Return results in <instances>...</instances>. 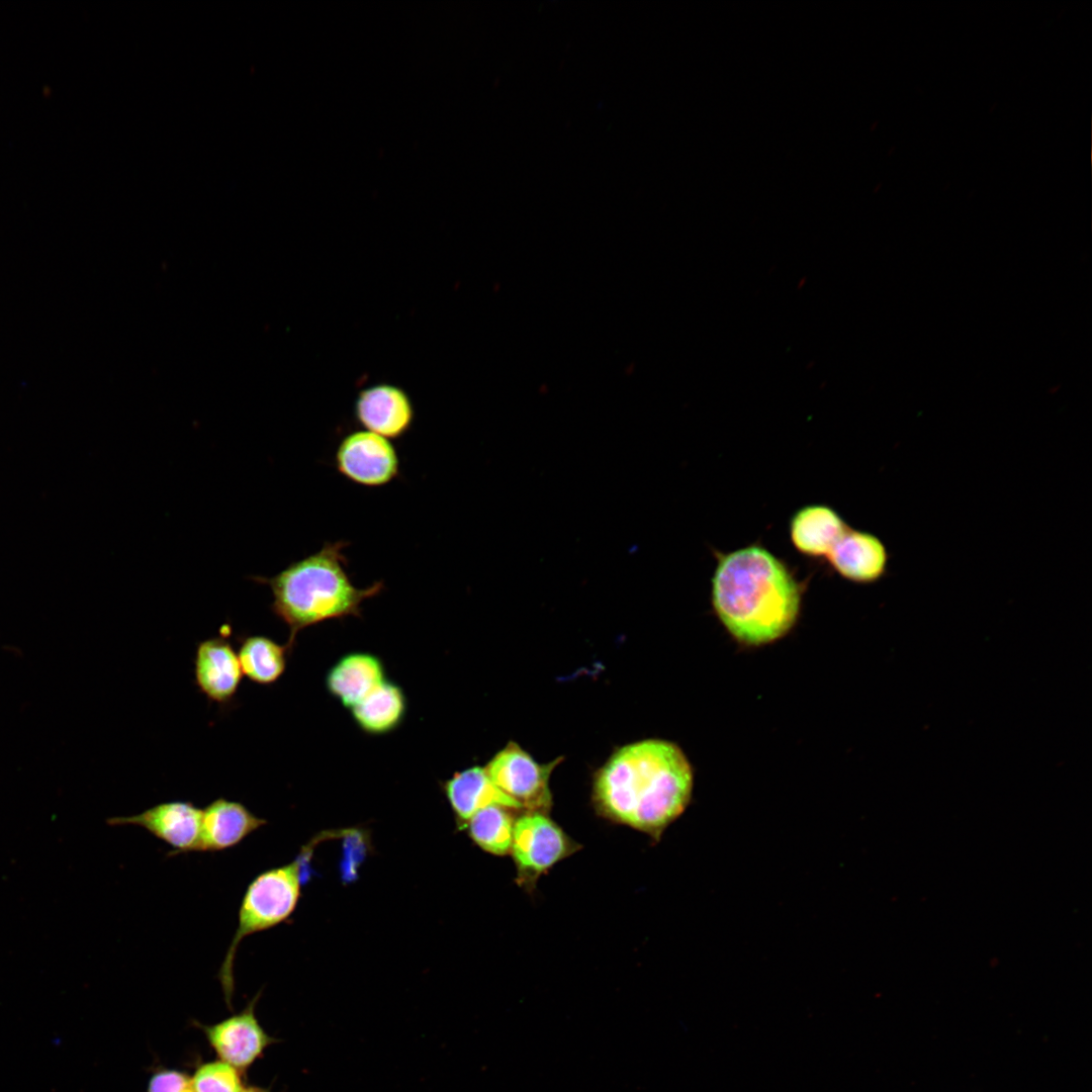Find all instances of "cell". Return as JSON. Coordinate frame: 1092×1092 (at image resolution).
Listing matches in <instances>:
<instances>
[{
  "label": "cell",
  "instance_id": "e0dca14e",
  "mask_svg": "<svg viewBox=\"0 0 1092 1092\" xmlns=\"http://www.w3.org/2000/svg\"><path fill=\"white\" fill-rule=\"evenodd\" d=\"M406 707L402 689L385 679L350 711L362 731L370 735H383L401 724Z\"/></svg>",
  "mask_w": 1092,
  "mask_h": 1092
},
{
  "label": "cell",
  "instance_id": "5bb4252c",
  "mask_svg": "<svg viewBox=\"0 0 1092 1092\" xmlns=\"http://www.w3.org/2000/svg\"><path fill=\"white\" fill-rule=\"evenodd\" d=\"M385 679L384 665L378 656L352 652L330 668L326 687L331 696L350 710Z\"/></svg>",
  "mask_w": 1092,
  "mask_h": 1092
},
{
  "label": "cell",
  "instance_id": "ffe728a7",
  "mask_svg": "<svg viewBox=\"0 0 1092 1092\" xmlns=\"http://www.w3.org/2000/svg\"><path fill=\"white\" fill-rule=\"evenodd\" d=\"M242 1072L220 1061L200 1064L193 1074L195 1092H242Z\"/></svg>",
  "mask_w": 1092,
  "mask_h": 1092
},
{
  "label": "cell",
  "instance_id": "4fadbf2b",
  "mask_svg": "<svg viewBox=\"0 0 1092 1092\" xmlns=\"http://www.w3.org/2000/svg\"><path fill=\"white\" fill-rule=\"evenodd\" d=\"M266 823L244 804L217 798L202 808L196 851L212 852L234 847Z\"/></svg>",
  "mask_w": 1092,
  "mask_h": 1092
},
{
  "label": "cell",
  "instance_id": "3957f363",
  "mask_svg": "<svg viewBox=\"0 0 1092 1092\" xmlns=\"http://www.w3.org/2000/svg\"><path fill=\"white\" fill-rule=\"evenodd\" d=\"M346 541L326 542L323 547L271 577L253 576L270 587L273 614L286 624L290 654L296 635L318 623L360 617L362 604L384 589L382 580L367 587L354 585L347 570Z\"/></svg>",
  "mask_w": 1092,
  "mask_h": 1092
},
{
  "label": "cell",
  "instance_id": "277c9868",
  "mask_svg": "<svg viewBox=\"0 0 1092 1092\" xmlns=\"http://www.w3.org/2000/svg\"><path fill=\"white\" fill-rule=\"evenodd\" d=\"M301 862L267 870L253 879L243 896L238 926L218 970L226 1004L234 994V962L241 941L248 935L272 928L294 911L300 896Z\"/></svg>",
  "mask_w": 1092,
  "mask_h": 1092
},
{
  "label": "cell",
  "instance_id": "ac0fdd59",
  "mask_svg": "<svg viewBox=\"0 0 1092 1092\" xmlns=\"http://www.w3.org/2000/svg\"><path fill=\"white\" fill-rule=\"evenodd\" d=\"M237 640L242 672L249 680L270 686L282 676L290 655L286 645L261 634L241 635Z\"/></svg>",
  "mask_w": 1092,
  "mask_h": 1092
},
{
  "label": "cell",
  "instance_id": "8992f818",
  "mask_svg": "<svg viewBox=\"0 0 1092 1092\" xmlns=\"http://www.w3.org/2000/svg\"><path fill=\"white\" fill-rule=\"evenodd\" d=\"M335 467L355 484L380 487L398 477L400 461L389 440L362 430L354 431L340 441L335 452Z\"/></svg>",
  "mask_w": 1092,
  "mask_h": 1092
},
{
  "label": "cell",
  "instance_id": "30bf717a",
  "mask_svg": "<svg viewBox=\"0 0 1092 1092\" xmlns=\"http://www.w3.org/2000/svg\"><path fill=\"white\" fill-rule=\"evenodd\" d=\"M194 681L209 702L231 705L239 691L243 672L238 653L226 636L197 643L194 653Z\"/></svg>",
  "mask_w": 1092,
  "mask_h": 1092
},
{
  "label": "cell",
  "instance_id": "7a4b0ae2",
  "mask_svg": "<svg viewBox=\"0 0 1092 1092\" xmlns=\"http://www.w3.org/2000/svg\"><path fill=\"white\" fill-rule=\"evenodd\" d=\"M711 596L730 635L752 646L787 635L798 620L802 601L801 585L787 565L757 545L718 555Z\"/></svg>",
  "mask_w": 1092,
  "mask_h": 1092
},
{
  "label": "cell",
  "instance_id": "7402d4cb",
  "mask_svg": "<svg viewBox=\"0 0 1092 1092\" xmlns=\"http://www.w3.org/2000/svg\"><path fill=\"white\" fill-rule=\"evenodd\" d=\"M242 1092H270V1091H269V1090H267V1089H265V1088H262V1087H257V1086H245V1087L243 1088Z\"/></svg>",
  "mask_w": 1092,
  "mask_h": 1092
},
{
  "label": "cell",
  "instance_id": "9a60e30c",
  "mask_svg": "<svg viewBox=\"0 0 1092 1092\" xmlns=\"http://www.w3.org/2000/svg\"><path fill=\"white\" fill-rule=\"evenodd\" d=\"M848 528L831 508L811 505L795 513L790 522V536L793 545L802 554L826 557Z\"/></svg>",
  "mask_w": 1092,
  "mask_h": 1092
},
{
  "label": "cell",
  "instance_id": "7c38bea8",
  "mask_svg": "<svg viewBox=\"0 0 1092 1092\" xmlns=\"http://www.w3.org/2000/svg\"><path fill=\"white\" fill-rule=\"evenodd\" d=\"M842 577L857 583H872L887 571L889 553L876 535L848 528L826 555Z\"/></svg>",
  "mask_w": 1092,
  "mask_h": 1092
},
{
  "label": "cell",
  "instance_id": "44dd1931",
  "mask_svg": "<svg viewBox=\"0 0 1092 1092\" xmlns=\"http://www.w3.org/2000/svg\"><path fill=\"white\" fill-rule=\"evenodd\" d=\"M147 1092H195L192 1078L175 1069L157 1070L149 1079Z\"/></svg>",
  "mask_w": 1092,
  "mask_h": 1092
},
{
  "label": "cell",
  "instance_id": "52a82bcc",
  "mask_svg": "<svg viewBox=\"0 0 1092 1092\" xmlns=\"http://www.w3.org/2000/svg\"><path fill=\"white\" fill-rule=\"evenodd\" d=\"M259 996L260 994H257L240 1012L216 1023L202 1024L193 1021V1025L202 1031L216 1057L240 1072L249 1069L263 1057L268 1046L278 1041L266 1032L255 1014Z\"/></svg>",
  "mask_w": 1092,
  "mask_h": 1092
},
{
  "label": "cell",
  "instance_id": "d6986e66",
  "mask_svg": "<svg viewBox=\"0 0 1092 1092\" xmlns=\"http://www.w3.org/2000/svg\"><path fill=\"white\" fill-rule=\"evenodd\" d=\"M502 806H489L476 812L469 820L472 839L484 850L506 854L511 849L514 821Z\"/></svg>",
  "mask_w": 1092,
  "mask_h": 1092
},
{
  "label": "cell",
  "instance_id": "ba28073f",
  "mask_svg": "<svg viewBox=\"0 0 1092 1092\" xmlns=\"http://www.w3.org/2000/svg\"><path fill=\"white\" fill-rule=\"evenodd\" d=\"M511 848L520 873L535 878L568 855L573 845L543 813L529 812L514 823Z\"/></svg>",
  "mask_w": 1092,
  "mask_h": 1092
},
{
  "label": "cell",
  "instance_id": "2e32d148",
  "mask_svg": "<svg viewBox=\"0 0 1092 1092\" xmlns=\"http://www.w3.org/2000/svg\"><path fill=\"white\" fill-rule=\"evenodd\" d=\"M446 797L462 820L468 821L476 812L489 806L521 809L519 804L500 791L484 768L473 766L455 774L444 786Z\"/></svg>",
  "mask_w": 1092,
  "mask_h": 1092
},
{
  "label": "cell",
  "instance_id": "5b68a950",
  "mask_svg": "<svg viewBox=\"0 0 1092 1092\" xmlns=\"http://www.w3.org/2000/svg\"><path fill=\"white\" fill-rule=\"evenodd\" d=\"M557 761L540 764L516 743H509L484 767L492 783L522 808L542 813L551 805L549 778Z\"/></svg>",
  "mask_w": 1092,
  "mask_h": 1092
},
{
  "label": "cell",
  "instance_id": "8fae6325",
  "mask_svg": "<svg viewBox=\"0 0 1092 1092\" xmlns=\"http://www.w3.org/2000/svg\"><path fill=\"white\" fill-rule=\"evenodd\" d=\"M354 415L363 428L386 439L404 436L415 420L414 405L407 393L387 383L362 389L355 401Z\"/></svg>",
  "mask_w": 1092,
  "mask_h": 1092
},
{
  "label": "cell",
  "instance_id": "9c48e42d",
  "mask_svg": "<svg viewBox=\"0 0 1092 1092\" xmlns=\"http://www.w3.org/2000/svg\"><path fill=\"white\" fill-rule=\"evenodd\" d=\"M202 809L189 801L159 803L131 816L106 820L108 825L140 826L173 848L171 854L196 851L201 830Z\"/></svg>",
  "mask_w": 1092,
  "mask_h": 1092
},
{
  "label": "cell",
  "instance_id": "6da1fadb",
  "mask_svg": "<svg viewBox=\"0 0 1092 1092\" xmlns=\"http://www.w3.org/2000/svg\"><path fill=\"white\" fill-rule=\"evenodd\" d=\"M693 785L677 745L646 739L613 753L597 774L594 797L608 817L657 836L686 810Z\"/></svg>",
  "mask_w": 1092,
  "mask_h": 1092
}]
</instances>
